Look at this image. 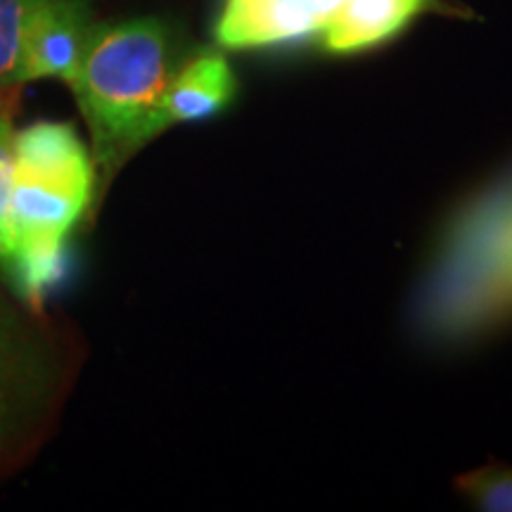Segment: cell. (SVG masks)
I'll return each instance as SVG.
<instances>
[{
  "label": "cell",
  "mask_w": 512,
  "mask_h": 512,
  "mask_svg": "<svg viewBox=\"0 0 512 512\" xmlns=\"http://www.w3.org/2000/svg\"><path fill=\"white\" fill-rule=\"evenodd\" d=\"M342 0H226L216 43L226 50H261L320 38Z\"/></svg>",
  "instance_id": "cell-4"
},
{
  "label": "cell",
  "mask_w": 512,
  "mask_h": 512,
  "mask_svg": "<svg viewBox=\"0 0 512 512\" xmlns=\"http://www.w3.org/2000/svg\"><path fill=\"white\" fill-rule=\"evenodd\" d=\"M178 31L159 17L95 24L74 81L102 181L169 128L164 100L185 62Z\"/></svg>",
  "instance_id": "cell-1"
},
{
  "label": "cell",
  "mask_w": 512,
  "mask_h": 512,
  "mask_svg": "<svg viewBox=\"0 0 512 512\" xmlns=\"http://www.w3.org/2000/svg\"><path fill=\"white\" fill-rule=\"evenodd\" d=\"M12 178H15V128H12L10 102H0V264L12 259Z\"/></svg>",
  "instance_id": "cell-11"
},
{
  "label": "cell",
  "mask_w": 512,
  "mask_h": 512,
  "mask_svg": "<svg viewBox=\"0 0 512 512\" xmlns=\"http://www.w3.org/2000/svg\"><path fill=\"white\" fill-rule=\"evenodd\" d=\"M434 0H342L320 34L330 55H356L373 50L408 29Z\"/></svg>",
  "instance_id": "cell-6"
},
{
  "label": "cell",
  "mask_w": 512,
  "mask_h": 512,
  "mask_svg": "<svg viewBox=\"0 0 512 512\" xmlns=\"http://www.w3.org/2000/svg\"><path fill=\"white\" fill-rule=\"evenodd\" d=\"M36 0H0V91L19 86L24 36Z\"/></svg>",
  "instance_id": "cell-10"
},
{
  "label": "cell",
  "mask_w": 512,
  "mask_h": 512,
  "mask_svg": "<svg viewBox=\"0 0 512 512\" xmlns=\"http://www.w3.org/2000/svg\"><path fill=\"white\" fill-rule=\"evenodd\" d=\"M93 29L88 0H36L24 36L19 83L36 79L72 83Z\"/></svg>",
  "instance_id": "cell-5"
},
{
  "label": "cell",
  "mask_w": 512,
  "mask_h": 512,
  "mask_svg": "<svg viewBox=\"0 0 512 512\" xmlns=\"http://www.w3.org/2000/svg\"><path fill=\"white\" fill-rule=\"evenodd\" d=\"M238 93V79L219 50H197L185 57L164 100L166 124H197L219 117Z\"/></svg>",
  "instance_id": "cell-7"
},
{
  "label": "cell",
  "mask_w": 512,
  "mask_h": 512,
  "mask_svg": "<svg viewBox=\"0 0 512 512\" xmlns=\"http://www.w3.org/2000/svg\"><path fill=\"white\" fill-rule=\"evenodd\" d=\"M5 268H8L12 280H15L17 292L38 309L43 299L57 290L69 271H72V256H69L67 245L34 249V252L15 256Z\"/></svg>",
  "instance_id": "cell-9"
},
{
  "label": "cell",
  "mask_w": 512,
  "mask_h": 512,
  "mask_svg": "<svg viewBox=\"0 0 512 512\" xmlns=\"http://www.w3.org/2000/svg\"><path fill=\"white\" fill-rule=\"evenodd\" d=\"M460 491L491 512H512V470L510 467H484L465 475L458 482Z\"/></svg>",
  "instance_id": "cell-12"
},
{
  "label": "cell",
  "mask_w": 512,
  "mask_h": 512,
  "mask_svg": "<svg viewBox=\"0 0 512 512\" xmlns=\"http://www.w3.org/2000/svg\"><path fill=\"white\" fill-rule=\"evenodd\" d=\"M512 316V169L460 204L415 294V325L437 344H460Z\"/></svg>",
  "instance_id": "cell-2"
},
{
  "label": "cell",
  "mask_w": 512,
  "mask_h": 512,
  "mask_svg": "<svg viewBox=\"0 0 512 512\" xmlns=\"http://www.w3.org/2000/svg\"><path fill=\"white\" fill-rule=\"evenodd\" d=\"M36 389L38 363L17 318L0 299V446L19 427V408H24Z\"/></svg>",
  "instance_id": "cell-8"
},
{
  "label": "cell",
  "mask_w": 512,
  "mask_h": 512,
  "mask_svg": "<svg viewBox=\"0 0 512 512\" xmlns=\"http://www.w3.org/2000/svg\"><path fill=\"white\" fill-rule=\"evenodd\" d=\"M93 188V159L72 126L36 121L15 133L12 259L34 249L67 245L69 233L93 200Z\"/></svg>",
  "instance_id": "cell-3"
}]
</instances>
